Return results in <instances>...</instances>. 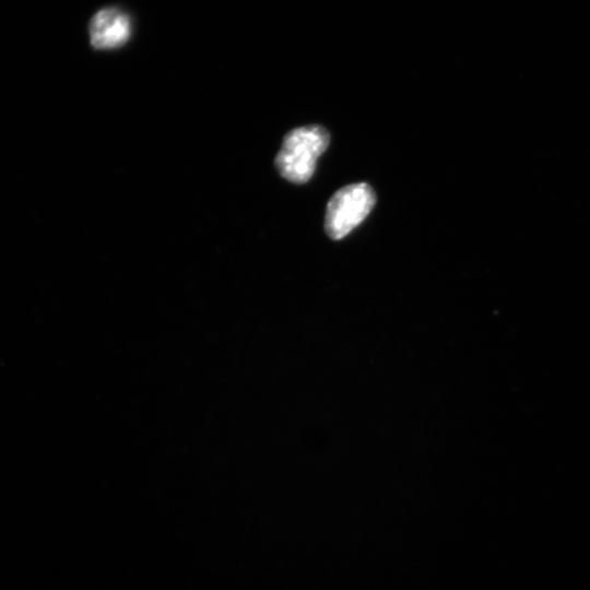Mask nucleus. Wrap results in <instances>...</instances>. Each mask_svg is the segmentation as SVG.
<instances>
[{
    "mask_svg": "<svg viewBox=\"0 0 590 590\" xmlns=\"http://www.w3.org/2000/svg\"><path fill=\"white\" fill-rule=\"evenodd\" d=\"M329 141V132L321 126L312 125L291 130L284 137L275 158L281 176L295 184L308 181Z\"/></svg>",
    "mask_w": 590,
    "mask_h": 590,
    "instance_id": "f257e3e1",
    "label": "nucleus"
},
{
    "mask_svg": "<svg viewBox=\"0 0 590 590\" xmlns=\"http://www.w3.org/2000/svg\"><path fill=\"white\" fill-rule=\"evenodd\" d=\"M376 202L373 188L352 184L339 189L327 204L324 229L332 239H341L354 229L371 211Z\"/></svg>",
    "mask_w": 590,
    "mask_h": 590,
    "instance_id": "f03ea898",
    "label": "nucleus"
},
{
    "mask_svg": "<svg viewBox=\"0 0 590 590\" xmlns=\"http://www.w3.org/2000/svg\"><path fill=\"white\" fill-rule=\"evenodd\" d=\"M88 32L91 45L95 49L118 48L131 36V19L119 8H105L92 17Z\"/></svg>",
    "mask_w": 590,
    "mask_h": 590,
    "instance_id": "7ed1b4c3",
    "label": "nucleus"
}]
</instances>
